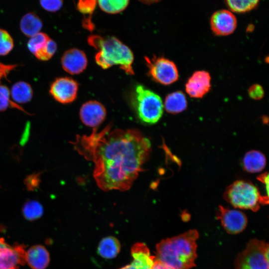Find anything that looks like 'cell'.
Here are the masks:
<instances>
[{
    "label": "cell",
    "instance_id": "6da1fadb",
    "mask_svg": "<svg viewBox=\"0 0 269 269\" xmlns=\"http://www.w3.org/2000/svg\"><path fill=\"white\" fill-rule=\"evenodd\" d=\"M94 129L90 135H77L74 148L94 163V178L102 190H129L148 159L150 140L136 129Z\"/></svg>",
    "mask_w": 269,
    "mask_h": 269
},
{
    "label": "cell",
    "instance_id": "7a4b0ae2",
    "mask_svg": "<svg viewBox=\"0 0 269 269\" xmlns=\"http://www.w3.org/2000/svg\"><path fill=\"white\" fill-rule=\"evenodd\" d=\"M198 237L197 230H190L163 240L156 245L155 259L172 269H190L195 266Z\"/></svg>",
    "mask_w": 269,
    "mask_h": 269
},
{
    "label": "cell",
    "instance_id": "3957f363",
    "mask_svg": "<svg viewBox=\"0 0 269 269\" xmlns=\"http://www.w3.org/2000/svg\"><path fill=\"white\" fill-rule=\"evenodd\" d=\"M88 42L98 50L95 56L97 64L103 69L119 65L129 75L134 74L132 64L134 56L131 50L114 36L103 37L92 35Z\"/></svg>",
    "mask_w": 269,
    "mask_h": 269
},
{
    "label": "cell",
    "instance_id": "277c9868",
    "mask_svg": "<svg viewBox=\"0 0 269 269\" xmlns=\"http://www.w3.org/2000/svg\"><path fill=\"white\" fill-rule=\"evenodd\" d=\"M224 198L234 207L257 211L261 204L268 203V197L261 196L258 188L252 182L239 180L226 189Z\"/></svg>",
    "mask_w": 269,
    "mask_h": 269
},
{
    "label": "cell",
    "instance_id": "5b68a950",
    "mask_svg": "<svg viewBox=\"0 0 269 269\" xmlns=\"http://www.w3.org/2000/svg\"><path fill=\"white\" fill-rule=\"evenodd\" d=\"M139 119L147 124H154L162 116L163 104L160 97L141 85L136 86L133 100Z\"/></svg>",
    "mask_w": 269,
    "mask_h": 269
},
{
    "label": "cell",
    "instance_id": "8992f818",
    "mask_svg": "<svg viewBox=\"0 0 269 269\" xmlns=\"http://www.w3.org/2000/svg\"><path fill=\"white\" fill-rule=\"evenodd\" d=\"M269 244L252 239L237 257L235 269H269Z\"/></svg>",
    "mask_w": 269,
    "mask_h": 269
},
{
    "label": "cell",
    "instance_id": "52a82bcc",
    "mask_svg": "<svg viewBox=\"0 0 269 269\" xmlns=\"http://www.w3.org/2000/svg\"><path fill=\"white\" fill-rule=\"evenodd\" d=\"M144 59L148 74L154 81L168 85L178 80V71L173 61L162 57H145Z\"/></svg>",
    "mask_w": 269,
    "mask_h": 269
},
{
    "label": "cell",
    "instance_id": "ba28073f",
    "mask_svg": "<svg viewBox=\"0 0 269 269\" xmlns=\"http://www.w3.org/2000/svg\"><path fill=\"white\" fill-rule=\"evenodd\" d=\"M26 251L22 245L11 246L0 238V269H18L26 264Z\"/></svg>",
    "mask_w": 269,
    "mask_h": 269
},
{
    "label": "cell",
    "instance_id": "9c48e42d",
    "mask_svg": "<svg viewBox=\"0 0 269 269\" xmlns=\"http://www.w3.org/2000/svg\"><path fill=\"white\" fill-rule=\"evenodd\" d=\"M217 218L219 220L225 230L229 234H236L242 232L247 225L246 215L237 210L219 206Z\"/></svg>",
    "mask_w": 269,
    "mask_h": 269
},
{
    "label": "cell",
    "instance_id": "30bf717a",
    "mask_svg": "<svg viewBox=\"0 0 269 269\" xmlns=\"http://www.w3.org/2000/svg\"><path fill=\"white\" fill-rule=\"evenodd\" d=\"M78 89V84L74 79L67 77H60L52 83L50 93L57 101L68 104L76 99Z\"/></svg>",
    "mask_w": 269,
    "mask_h": 269
},
{
    "label": "cell",
    "instance_id": "8fae6325",
    "mask_svg": "<svg viewBox=\"0 0 269 269\" xmlns=\"http://www.w3.org/2000/svg\"><path fill=\"white\" fill-rule=\"evenodd\" d=\"M211 29L217 36H227L235 30L237 20L235 15L230 10L221 9L214 12L210 20Z\"/></svg>",
    "mask_w": 269,
    "mask_h": 269
},
{
    "label": "cell",
    "instance_id": "7c38bea8",
    "mask_svg": "<svg viewBox=\"0 0 269 269\" xmlns=\"http://www.w3.org/2000/svg\"><path fill=\"white\" fill-rule=\"evenodd\" d=\"M211 79L210 75L207 71H195L186 83V93L191 98H202L210 90Z\"/></svg>",
    "mask_w": 269,
    "mask_h": 269
},
{
    "label": "cell",
    "instance_id": "4fadbf2b",
    "mask_svg": "<svg viewBox=\"0 0 269 269\" xmlns=\"http://www.w3.org/2000/svg\"><path fill=\"white\" fill-rule=\"evenodd\" d=\"M106 110L100 102L90 101L84 103L80 110V117L87 126L97 129L105 120Z\"/></svg>",
    "mask_w": 269,
    "mask_h": 269
},
{
    "label": "cell",
    "instance_id": "5bb4252c",
    "mask_svg": "<svg viewBox=\"0 0 269 269\" xmlns=\"http://www.w3.org/2000/svg\"><path fill=\"white\" fill-rule=\"evenodd\" d=\"M87 62L85 53L77 48L66 51L61 57L63 69L73 75L82 72L87 67Z\"/></svg>",
    "mask_w": 269,
    "mask_h": 269
},
{
    "label": "cell",
    "instance_id": "9a60e30c",
    "mask_svg": "<svg viewBox=\"0 0 269 269\" xmlns=\"http://www.w3.org/2000/svg\"><path fill=\"white\" fill-rule=\"evenodd\" d=\"M133 262L120 269H151L155 257L150 255L146 245L142 243L134 244L131 250Z\"/></svg>",
    "mask_w": 269,
    "mask_h": 269
},
{
    "label": "cell",
    "instance_id": "2e32d148",
    "mask_svg": "<svg viewBox=\"0 0 269 269\" xmlns=\"http://www.w3.org/2000/svg\"><path fill=\"white\" fill-rule=\"evenodd\" d=\"M25 259L32 269H45L50 262V255L43 246L36 245L26 251Z\"/></svg>",
    "mask_w": 269,
    "mask_h": 269
},
{
    "label": "cell",
    "instance_id": "e0dca14e",
    "mask_svg": "<svg viewBox=\"0 0 269 269\" xmlns=\"http://www.w3.org/2000/svg\"><path fill=\"white\" fill-rule=\"evenodd\" d=\"M244 169L251 173L261 171L266 166V159L261 152L258 150H251L245 155L243 158Z\"/></svg>",
    "mask_w": 269,
    "mask_h": 269
},
{
    "label": "cell",
    "instance_id": "ac0fdd59",
    "mask_svg": "<svg viewBox=\"0 0 269 269\" xmlns=\"http://www.w3.org/2000/svg\"><path fill=\"white\" fill-rule=\"evenodd\" d=\"M163 106L170 114L180 113L186 110L187 107L185 95L180 91L171 93L166 96Z\"/></svg>",
    "mask_w": 269,
    "mask_h": 269
},
{
    "label": "cell",
    "instance_id": "d6986e66",
    "mask_svg": "<svg viewBox=\"0 0 269 269\" xmlns=\"http://www.w3.org/2000/svg\"><path fill=\"white\" fill-rule=\"evenodd\" d=\"M43 24L39 17L33 12L24 14L20 21L22 32L28 37H31L40 32Z\"/></svg>",
    "mask_w": 269,
    "mask_h": 269
},
{
    "label": "cell",
    "instance_id": "ffe728a7",
    "mask_svg": "<svg viewBox=\"0 0 269 269\" xmlns=\"http://www.w3.org/2000/svg\"><path fill=\"white\" fill-rule=\"evenodd\" d=\"M121 245L119 241L114 237L103 238L99 244L98 254L105 259H113L119 253Z\"/></svg>",
    "mask_w": 269,
    "mask_h": 269
},
{
    "label": "cell",
    "instance_id": "44dd1931",
    "mask_svg": "<svg viewBox=\"0 0 269 269\" xmlns=\"http://www.w3.org/2000/svg\"><path fill=\"white\" fill-rule=\"evenodd\" d=\"M13 100L18 103H26L31 100L33 91L31 86L27 83L19 81L15 83L10 92Z\"/></svg>",
    "mask_w": 269,
    "mask_h": 269
},
{
    "label": "cell",
    "instance_id": "7402d4cb",
    "mask_svg": "<svg viewBox=\"0 0 269 269\" xmlns=\"http://www.w3.org/2000/svg\"><path fill=\"white\" fill-rule=\"evenodd\" d=\"M99 5L104 11L110 14H116L125 10L130 0H97Z\"/></svg>",
    "mask_w": 269,
    "mask_h": 269
},
{
    "label": "cell",
    "instance_id": "603a6c76",
    "mask_svg": "<svg viewBox=\"0 0 269 269\" xmlns=\"http://www.w3.org/2000/svg\"><path fill=\"white\" fill-rule=\"evenodd\" d=\"M260 0H225L229 8L237 13H245L255 8Z\"/></svg>",
    "mask_w": 269,
    "mask_h": 269
},
{
    "label": "cell",
    "instance_id": "cb8c5ba5",
    "mask_svg": "<svg viewBox=\"0 0 269 269\" xmlns=\"http://www.w3.org/2000/svg\"><path fill=\"white\" fill-rule=\"evenodd\" d=\"M22 213L27 220L33 221L41 217L43 213V208L39 202L30 200L23 205Z\"/></svg>",
    "mask_w": 269,
    "mask_h": 269
},
{
    "label": "cell",
    "instance_id": "d4e9b609",
    "mask_svg": "<svg viewBox=\"0 0 269 269\" xmlns=\"http://www.w3.org/2000/svg\"><path fill=\"white\" fill-rule=\"evenodd\" d=\"M50 38L47 34L39 32L30 37L27 43V47L29 50L34 54L41 49Z\"/></svg>",
    "mask_w": 269,
    "mask_h": 269
},
{
    "label": "cell",
    "instance_id": "484cf974",
    "mask_svg": "<svg viewBox=\"0 0 269 269\" xmlns=\"http://www.w3.org/2000/svg\"><path fill=\"white\" fill-rule=\"evenodd\" d=\"M10 95L8 88L6 86L0 85V112L5 111L8 108H15L26 112L10 99Z\"/></svg>",
    "mask_w": 269,
    "mask_h": 269
},
{
    "label": "cell",
    "instance_id": "4316f807",
    "mask_svg": "<svg viewBox=\"0 0 269 269\" xmlns=\"http://www.w3.org/2000/svg\"><path fill=\"white\" fill-rule=\"evenodd\" d=\"M56 42L50 38L47 43L34 55L39 60L46 61L50 59L57 50Z\"/></svg>",
    "mask_w": 269,
    "mask_h": 269
},
{
    "label": "cell",
    "instance_id": "83f0119b",
    "mask_svg": "<svg viewBox=\"0 0 269 269\" xmlns=\"http://www.w3.org/2000/svg\"><path fill=\"white\" fill-rule=\"evenodd\" d=\"M13 46V40L11 35L6 30L0 28V55H7Z\"/></svg>",
    "mask_w": 269,
    "mask_h": 269
},
{
    "label": "cell",
    "instance_id": "f1b7e54d",
    "mask_svg": "<svg viewBox=\"0 0 269 269\" xmlns=\"http://www.w3.org/2000/svg\"><path fill=\"white\" fill-rule=\"evenodd\" d=\"M97 4V0H78V10L83 14H91Z\"/></svg>",
    "mask_w": 269,
    "mask_h": 269
},
{
    "label": "cell",
    "instance_id": "f546056e",
    "mask_svg": "<svg viewBox=\"0 0 269 269\" xmlns=\"http://www.w3.org/2000/svg\"><path fill=\"white\" fill-rule=\"evenodd\" d=\"M42 7L49 12H56L62 7L63 0H39Z\"/></svg>",
    "mask_w": 269,
    "mask_h": 269
},
{
    "label": "cell",
    "instance_id": "4dcf8cb0",
    "mask_svg": "<svg viewBox=\"0 0 269 269\" xmlns=\"http://www.w3.org/2000/svg\"><path fill=\"white\" fill-rule=\"evenodd\" d=\"M40 182V174L38 173L28 175L24 180L26 188L29 191H33L37 188Z\"/></svg>",
    "mask_w": 269,
    "mask_h": 269
},
{
    "label": "cell",
    "instance_id": "1f68e13d",
    "mask_svg": "<svg viewBox=\"0 0 269 269\" xmlns=\"http://www.w3.org/2000/svg\"><path fill=\"white\" fill-rule=\"evenodd\" d=\"M248 94L250 97L254 100H261L264 96V89L259 84H254L249 88Z\"/></svg>",
    "mask_w": 269,
    "mask_h": 269
},
{
    "label": "cell",
    "instance_id": "d6a6232c",
    "mask_svg": "<svg viewBox=\"0 0 269 269\" xmlns=\"http://www.w3.org/2000/svg\"><path fill=\"white\" fill-rule=\"evenodd\" d=\"M16 66V65L4 64L0 62V81L2 78L6 77Z\"/></svg>",
    "mask_w": 269,
    "mask_h": 269
},
{
    "label": "cell",
    "instance_id": "836d02e7",
    "mask_svg": "<svg viewBox=\"0 0 269 269\" xmlns=\"http://www.w3.org/2000/svg\"><path fill=\"white\" fill-rule=\"evenodd\" d=\"M151 269H172L155 259L154 264L151 268Z\"/></svg>",
    "mask_w": 269,
    "mask_h": 269
},
{
    "label": "cell",
    "instance_id": "e575fe53",
    "mask_svg": "<svg viewBox=\"0 0 269 269\" xmlns=\"http://www.w3.org/2000/svg\"><path fill=\"white\" fill-rule=\"evenodd\" d=\"M139 1L145 3V4H151L154 2H158L160 0H138Z\"/></svg>",
    "mask_w": 269,
    "mask_h": 269
}]
</instances>
